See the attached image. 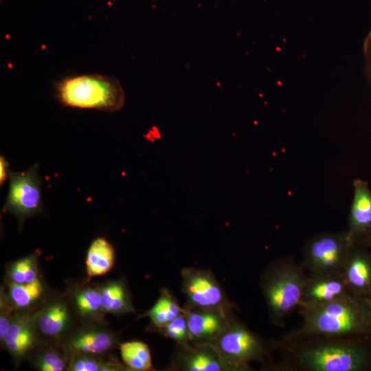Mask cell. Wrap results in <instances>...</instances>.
Returning a JSON list of instances; mask_svg holds the SVG:
<instances>
[{"mask_svg": "<svg viewBox=\"0 0 371 371\" xmlns=\"http://www.w3.org/2000/svg\"><path fill=\"white\" fill-rule=\"evenodd\" d=\"M190 341L210 343L227 326L231 313L199 308H185Z\"/></svg>", "mask_w": 371, "mask_h": 371, "instance_id": "14", "label": "cell"}, {"mask_svg": "<svg viewBox=\"0 0 371 371\" xmlns=\"http://www.w3.org/2000/svg\"><path fill=\"white\" fill-rule=\"evenodd\" d=\"M115 254L113 246L103 237L94 239L89 245L85 260L86 271L89 278L101 276L113 267Z\"/></svg>", "mask_w": 371, "mask_h": 371, "instance_id": "20", "label": "cell"}, {"mask_svg": "<svg viewBox=\"0 0 371 371\" xmlns=\"http://www.w3.org/2000/svg\"><path fill=\"white\" fill-rule=\"evenodd\" d=\"M100 288L102 306L105 314L119 315L135 312L130 291L124 280L109 281Z\"/></svg>", "mask_w": 371, "mask_h": 371, "instance_id": "19", "label": "cell"}, {"mask_svg": "<svg viewBox=\"0 0 371 371\" xmlns=\"http://www.w3.org/2000/svg\"><path fill=\"white\" fill-rule=\"evenodd\" d=\"M69 352L67 370L104 371L106 360L78 352Z\"/></svg>", "mask_w": 371, "mask_h": 371, "instance_id": "25", "label": "cell"}, {"mask_svg": "<svg viewBox=\"0 0 371 371\" xmlns=\"http://www.w3.org/2000/svg\"><path fill=\"white\" fill-rule=\"evenodd\" d=\"M32 366L40 371H63L67 370L69 352L57 346L36 350L32 354Z\"/></svg>", "mask_w": 371, "mask_h": 371, "instance_id": "23", "label": "cell"}, {"mask_svg": "<svg viewBox=\"0 0 371 371\" xmlns=\"http://www.w3.org/2000/svg\"><path fill=\"white\" fill-rule=\"evenodd\" d=\"M32 312H16L1 346L14 361H21L33 354L40 344Z\"/></svg>", "mask_w": 371, "mask_h": 371, "instance_id": "11", "label": "cell"}, {"mask_svg": "<svg viewBox=\"0 0 371 371\" xmlns=\"http://www.w3.org/2000/svg\"><path fill=\"white\" fill-rule=\"evenodd\" d=\"M16 311L10 304L6 289L1 286L0 291V340L4 338Z\"/></svg>", "mask_w": 371, "mask_h": 371, "instance_id": "27", "label": "cell"}, {"mask_svg": "<svg viewBox=\"0 0 371 371\" xmlns=\"http://www.w3.org/2000/svg\"><path fill=\"white\" fill-rule=\"evenodd\" d=\"M210 343L238 371L250 370V362L263 361L268 355L265 342L234 318L225 330Z\"/></svg>", "mask_w": 371, "mask_h": 371, "instance_id": "6", "label": "cell"}, {"mask_svg": "<svg viewBox=\"0 0 371 371\" xmlns=\"http://www.w3.org/2000/svg\"><path fill=\"white\" fill-rule=\"evenodd\" d=\"M56 96L64 105L106 112L120 111L125 93L115 78L91 74L66 77L56 85Z\"/></svg>", "mask_w": 371, "mask_h": 371, "instance_id": "4", "label": "cell"}, {"mask_svg": "<svg viewBox=\"0 0 371 371\" xmlns=\"http://www.w3.org/2000/svg\"><path fill=\"white\" fill-rule=\"evenodd\" d=\"M35 164L26 171L10 170L9 189L3 211L13 214L20 225L43 210L42 181Z\"/></svg>", "mask_w": 371, "mask_h": 371, "instance_id": "7", "label": "cell"}, {"mask_svg": "<svg viewBox=\"0 0 371 371\" xmlns=\"http://www.w3.org/2000/svg\"><path fill=\"white\" fill-rule=\"evenodd\" d=\"M38 264L36 252L15 260L7 269L8 284H24L36 280L39 278Z\"/></svg>", "mask_w": 371, "mask_h": 371, "instance_id": "24", "label": "cell"}, {"mask_svg": "<svg viewBox=\"0 0 371 371\" xmlns=\"http://www.w3.org/2000/svg\"><path fill=\"white\" fill-rule=\"evenodd\" d=\"M172 364L173 368L186 371H238L211 343L179 344Z\"/></svg>", "mask_w": 371, "mask_h": 371, "instance_id": "10", "label": "cell"}, {"mask_svg": "<svg viewBox=\"0 0 371 371\" xmlns=\"http://www.w3.org/2000/svg\"><path fill=\"white\" fill-rule=\"evenodd\" d=\"M120 355L124 365L135 371H148L153 369L150 350L141 341H129L119 345Z\"/></svg>", "mask_w": 371, "mask_h": 371, "instance_id": "22", "label": "cell"}, {"mask_svg": "<svg viewBox=\"0 0 371 371\" xmlns=\"http://www.w3.org/2000/svg\"><path fill=\"white\" fill-rule=\"evenodd\" d=\"M366 302L368 303V307L370 308V313H371V292L369 294V295L366 298Z\"/></svg>", "mask_w": 371, "mask_h": 371, "instance_id": "31", "label": "cell"}, {"mask_svg": "<svg viewBox=\"0 0 371 371\" xmlns=\"http://www.w3.org/2000/svg\"><path fill=\"white\" fill-rule=\"evenodd\" d=\"M356 244L365 247L371 250V232L359 240Z\"/></svg>", "mask_w": 371, "mask_h": 371, "instance_id": "30", "label": "cell"}, {"mask_svg": "<svg viewBox=\"0 0 371 371\" xmlns=\"http://www.w3.org/2000/svg\"><path fill=\"white\" fill-rule=\"evenodd\" d=\"M158 329L161 330L163 335L176 341L178 344H184L190 341L185 312Z\"/></svg>", "mask_w": 371, "mask_h": 371, "instance_id": "26", "label": "cell"}, {"mask_svg": "<svg viewBox=\"0 0 371 371\" xmlns=\"http://www.w3.org/2000/svg\"><path fill=\"white\" fill-rule=\"evenodd\" d=\"M73 312L69 300L63 297L46 300L33 313L41 338L57 342L67 339L72 332L74 322Z\"/></svg>", "mask_w": 371, "mask_h": 371, "instance_id": "9", "label": "cell"}, {"mask_svg": "<svg viewBox=\"0 0 371 371\" xmlns=\"http://www.w3.org/2000/svg\"><path fill=\"white\" fill-rule=\"evenodd\" d=\"M293 344L291 364L306 371H371V336L312 337Z\"/></svg>", "mask_w": 371, "mask_h": 371, "instance_id": "2", "label": "cell"}, {"mask_svg": "<svg viewBox=\"0 0 371 371\" xmlns=\"http://www.w3.org/2000/svg\"><path fill=\"white\" fill-rule=\"evenodd\" d=\"M8 298L16 312H32L45 301L47 289L39 277L36 280L24 284L8 283Z\"/></svg>", "mask_w": 371, "mask_h": 371, "instance_id": "18", "label": "cell"}, {"mask_svg": "<svg viewBox=\"0 0 371 371\" xmlns=\"http://www.w3.org/2000/svg\"><path fill=\"white\" fill-rule=\"evenodd\" d=\"M175 297L167 289H163L160 295L153 306L145 313L144 316L148 317L152 324L160 328L184 313Z\"/></svg>", "mask_w": 371, "mask_h": 371, "instance_id": "21", "label": "cell"}, {"mask_svg": "<svg viewBox=\"0 0 371 371\" xmlns=\"http://www.w3.org/2000/svg\"><path fill=\"white\" fill-rule=\"evenodd\" d=\"M346 232L352 244L371 232V189L362 179L353 182V196Z\"/></svg>", "mask_w": 371, "mask_h": 371, "instance_id": "15", "label": "cell"}, {"mask_svg": "<svg viewBox=\"0 0 371 371\" xmlns=\"http://www.w3.org/2000/svg\"><path fill=\"white\" fill-rule=\"evenodd\" d=\"M69 300L74 313L85 323H102L105 313L102 306L100 286L77 288L72 291Z\"/></svg>", "mask_w": 371, "mask_h": 371, "instance_id": "17", "label": "cell"}, {"mask_svg": "<svg viewBox=\"0 0 371 371\" xmlns=\"http://www.w3.org/2000/svg\"><path fill=\"white\" fill-rule=\"evenodd\" d=\"M181 290L186 298L185 308L231 313V304L210 271L185 268L181 271Z\"/></svg>", "mask_w": 371, "mask_h": 371, "instance_id": "8", "label": "cell"}, {"mask_svg": "<svg viewBox=\"0 0 371 371\" xmlns=\"http://www.w3.org/2000/svg\"><path fill=\"white\" fill-rule=\"evenodd\" d=\"M9 164L3 156L0 157V184L3 185L9 177Z\"/></svg>", "mask_w": 371, "mask_h": 371, "instance_id": "29", "label": "cell"}, {"mask_svg": "<svg viewBox=\"0 0 371 371\" xmlns=\"http://www.w3.org/2000/svg\"><path fill=\"white\" fill-rule=\"evenodd\" d=\"M363 56L366 75L371 82V29L364 41Z\"/></svg>", "mask_w": 371, "mask_h": 371, "instance_id": "28", "label": "cell"}, {"mask_svg": "<svg viewBox=\"0 0 371 371\" xmlns=\"http://www.w3.org/2000/svg\"><path fill=\"white\" fill-rule=\"evenodd\" d=\"M306 276L302 265L291 258H278L263 271L260 289L273 325L283 326L286 317L300 306Z\"/></svg>", "mask_w": 371, "mask_h": 371, "instance_id": "3", "label": "cell"}, {"mask_svg": "<svg viewBox=\"0 0 371 371\" xmlns=\"http://www.w3.org/2000/svg\"><path fill=\"white\" fill-rule=\"evenodd\" d=\"M341 275L350 293L366 299L371 292V250L353 245Z\"/></svg>", "mask_w": 371, "mask_h": 371, "instance_id": "13", "label": "cell"}, {"mask_svg": "<svg viewBox=\"0 0 371 371\" xmlns=\"http://www.w3.org/2000/svg\"><path fill=\"white\" fill-rule=\"evenodd\" d=\"M353 245L346 232L318 234L306 243L302 265L309 273L341 274Z\"/></svg>", "mask_w": 371, "mask_h": 371, "instance_id": "5", "label": "cell"}, {"mask_svg": "<svg viewBox=\"0 0 371 371\" xmlns=\"http://www.w3.org/2000/svg\"><path fill=\"white\" fill-rule=\"evenodd\" d=\"M66 341L68 351L96 357L106 355L118 345L117 336L102 323H86L73 330Z\"/></svg>", "mask_w": 371, "mask_h": 371, "instance_id": "12", "label": "cell"}, {"mask_svg": "<svg viewBox=\"0 0 371 371\" xmlns=\"http://www.w3.org/2000/svg\"><path fill=\"white\" fill-rule=\"evenodd\" d=\"M298 308L302 324L286 335L288 342L371 336V313L365 298L348 293L323 304H301Z\"/></svg>", "mask_w": 371, "mask_h": 371, "instance_id": "1", "label": "cell"}, {"mask_svg": "<svg viewBox=\"0 0 371 371\" xmlns=\"http://www.w3.org/2000/svg\"><path fill=\"white\" fill-rule=\"evenodd\" d=\"M348 293H350L341 274L309 273L301 304H323Z\"/></svg>", "mask_w": 371, "mask_h": 371, "instance_id": "16", "label": "cell"}]
</instances>
